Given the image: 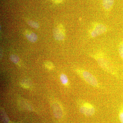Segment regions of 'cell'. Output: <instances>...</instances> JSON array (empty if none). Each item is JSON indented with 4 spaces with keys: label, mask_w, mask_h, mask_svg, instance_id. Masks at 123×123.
Returning a JSON list of instances; mask_svg holds the SVG:
<instances>
[{
    "label": "cell",
    "mask_w": 123,
    "mask_h": 123,
    "mask_svg": "<svg viewBox=\"0 0 123 123\" xmlns=\"http://www.w3.org/2000/svg\"><path fill=\"white\" fill-rule=\"evenodd\" d=\"M82 76L87 83L94 87H97L98 82L97 79L92 74L88 71L83 70L81 71Z\"/></svg>",
    "instance_id": "6da1fadb"
},
{
    "label": "cell",
    "mask_w": 123,
    "mask_h": 123,
    "mask_svg": "<svg viewBox=\"0 0 123 123\" xmlns=\"http://www.w3.org/2000/svg\"><path fill=\"white\" fill-rule=\"evenodd\" d=\"M95 109L91 104L88 103H84L80 108V111L86 116H90L94 114Z\"/></svg>",
    "instance_id": "7a4b0ae2"
},
{
    "label": "cell",
    "mask_w": 123,
    "mask_h": 123,
    "mask_svg": "<svg viewBox=\"0 0 123 123\" xmlns=\"http://www.w3.org/2000/svg\"><path fill=\"white\" fill-rule=\"evenodd\" d=\"M107 28L104 24H97L91 33V35L92 37H95L106 31Z\"/></svg>",
    "instance_id": "3957f363"
},
{
    "label": "cell",
    "mask_w": 123,
    "mask_h": 123,
    "mask_svg": "<svg viewBox=\"0 0 123 123\" xmlns=\"http://www.w3.org/2000/svg\"><path fill=\"white\" fill-rule=\"evenodd\" d=\"M53 36L55 39L57 40H62L64 38L65 32L63 27L59 25L53 30Z\"/></svg>",
    "instance_id": "277c9868"
},
{
    "label": "cell",
    "mask_w": 123,
    "mask_h": 123,
    "mask_svg": "<svg viewBox=\"0 0 123 123\" xmlns=\"http://www.w3.org/2000/svg\"><path fill=\"white\" fill-rule=\"evenodd\" d=\"M98 63L103 69L106 71L111 72V68H110V64L106 59L102 57H99L97 60Z\"/></svg>",
    "instance_id": "5b68a950"
},
{
    "label": "cell",
    "mask_w": 123,
    "mask_h": 123,
    "mask_svg": "<svg viewBox=\"0 0 123 123\" xmlns=\"http://www.w3.org/2000/svg\"><path fill=\"white\" fill-rule=\"evenodd\" d=\"M25 36L29 41L32 43H35L37 40L38 37L35 33L30 31H27L25 32Z\"/></svg>",
    "instance_id": "8992f818"
},
{
    "label": "cell",
    "mask_w": 123,
    "mask_h": 123,
    "mask_svg": "<svg viewBox=\"0 0 123 123\" xmlns=\"http://www.w3.org/2000/svg\"><path fill=\"white\" fill-rule=\"evenodd\" d=\"M114 0H103V5L104 9L106 11H109L111 8L114 3Z\"/></svg>",
    "instance_id": "52a82bcc"
},
{
    "label": "cell",
    "mask_w": 123,
    "mask_h": 123,
    "mask_svg": "<svg viewBox=\"0 0 123 123\" xmlns=\"http://www.w3.org/2000/svg\"><path fill=\"white\" fill-rule=\"evenodd\" d=\"M54 112L55 117L57 118H60L62 116V110L59 106H56L54 109Z\"/></svg>",
    "instance_id": "ba28073f"
},
{
    "label": "cell",
    "mask_w": 123,
    "mask_h": 123,
    "mask_svg": "<svg viewBox=\"0 0 123 123\" xmlns=\"http://www.w3.org/2000/svg\"><path fill=\"white\" fill-rule=\"evenodd\" d=\"M60 79L63 85H66L68 84V79L66 75L64 74H62L61 75Z\"/></svg>",
    "instance_id": "9c48e42d"
},
{
    "label": "cell",
    "mask_w": 123,
    "mask_h": 123,
    "mask_svg": "<svg viewBox=\"0 0 123 123\" xmlns=\"http://www.w3.org/2000/svg\"><path fill=\"white\" fill-rule=\"evenodd\" d=\"M30 26L36 29H37L39 27V25L37 22L31 20H29L27 22Z\"/></svg>",
    "instance_id": "30bf717a"
},
{
    "label": "cell",
    "mask_w": 123,
    "mask_h": 123,
    "mask_svg": "<svg viewBox=\"0 0 123 123\" xmlns=\"http://www.w3.org/2000/svg\"><path fill=\"white\" fill-rule=\"evenodd\" d=\"M10 59L11 61L15 64L18 63L19 61V58H18L17 56L15 55H11L10 56Z\"/></svg>",
    "instance_id": "8fae6325"
},
{
    "label": "cell",
    "mask_w": 123,
    "mask_h": 123,
    "mask_svg": "<svg viewBox=\"0 0 123 123\" xmlns=\"http://www.w3.org/2000/svg\"><path fill=\"white\" fill-rule=\"evenodd\" d=\"M119 52L120 56L123 59V42L120 44L119 47Z\"/></svg>",
    "instance_id": "7c38bea8"
},
{
    "label": "cell",
    "mask_w": 123,
    "mask_h": 123,
    "mask_svg": "<svg viewBox=\"0 0 123 123\" xmlns=\"http://www.w3.org/2000/svg\"><path fill=\"white\" fill-rule=\"evenodd\" d=\"M45 65L47 68L49 69H51L53 68V66L52 64L51 63V62H46L45 63Z\"/></svg>",
    "instance_id": "4fadbf2b"
},
{
    "label": "cell",
    "mask_w": 123,
    "mask_h": 123,
    "mask_svg": "<svg viewBox=\"0 0 123 123\" xmlns=\"http://www.w3.org/2000/svg\"><path fill=\"white\" fill-rule=\"evenodd\" d=\"M119 119L121 123H123V110H121L119 114Z\"/></svg>",
    "instance_id": "5bb4252c"
},
{
    "label": "cell",
    "mask_w": 123,
    "mask_h": 123,
    "mask_svg": "<svg viewBox=\"0 0 123 123\" xmlns=\"http://www.w3.org/2000/svg\"><path fill=\"white\" fill-rule=\"evenodd\" d=\"M64 0H53V1L56 3H60L62 2Z\"/></svg>",
    "instance_id": "9a60e30c"
}]
</instances>
